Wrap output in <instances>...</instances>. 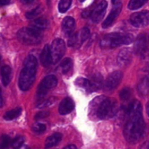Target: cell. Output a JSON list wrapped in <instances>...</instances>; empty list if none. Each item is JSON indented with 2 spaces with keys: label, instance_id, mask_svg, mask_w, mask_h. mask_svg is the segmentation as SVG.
Instances as JSON below:
<instances>
[{
  "label": "cell",
  "instance_id": "1",
  "mask_svg": "<svg viewBox=\"0 0 149 149\" xmlns=\"http://www.w3.org/2000/svg\"><path fill=\"white\" fill-rule=\"evenodd\" d=\"M126 113L127 121L124 128V135L127 141L135 143L142 138L145 131L141 103L135 100L130 103L126 109Z\"/></svg>",
  "mask_w": 149,
  "mask_h": 149
},
{
  "label": "cell",
  "instance_id": "2",
  "mask_svg": "<svg viewBox=\"0 0 149 149\" xmlns=\"http://www.w3.org/2000/svg\"><path fill=\"white\" fill-rule=\"evenodd\" d=\"M117 111V102L103 95L95 97L89 108V113L93 119H109L113 117Z\"/></svg>",
  "mask_w": 149,
  "mask_h": 149
},
{
  "label": "cell",
  "instance_id": "3",
  "mask_svg": "<svg viewBox=\"0 0 149 149\" xmlns=\"http://www.w3.org/2000/svg\"><path fill=\"white\" fill-rule=\"evenodd\" d=\"M37 65V60L33 55H29L25 60L18 81L19 87L23 91L29 90L33 84L36 78Z\"/></svg>",
  "mask_w": 149,
  "mask_h": 149
},
{
  "label": "cell",
  "instance_id": "4",
  "mask_svg": "<svg viewBox=\"0 0 149 149\" xmlns=\"http://www.w3.org/2000/svg\"><path fill=\"white\" fill-rule=\"evenodd\" d=\"M132 35L121 33H111L106 35L101 39L100 45L102 48H113L120 45H127L133 42Z\"/></svg>",
  "mask_w": 149,
  "mask_h": 149
},
{
  "label": "cell",
  "instance_id": "5",
  "mask_svg": "<svg viewBox=\"0 0 149 149\" xmlns=\"http://www.w3.org/2000/svg\"><path fill=\"white\" fill-rule=\"evenodd\" d=\"M17 36L19 40L25 45H37L40 43L42 39V36L40 32L31 28H22L18 31Z\"/></svg>",
  "mask_w": 149,
  "mask_h": 149
},
{
  "label": "cell",
  "instance_id": "6",
  "mask_svg": "<svg viewBox=\"0 0 149 149\" xmlns=\"http://www.w3.org/2000/svg\"><path fill=\"white\" fill-rule=\"evenodd\" d=\"M58 84V79L54 75H49L45 77L42 82L39 84L37 88V97L39 99H42L45 97L50 90L56 87Z\"/></svg>",
  "mask_w": 149,
  "mask_h": 149
},
{
  "label": "cell",
  "instance_id": "7",
  "mask_svg": "<svg viewBox=\"0 0 149 149\" xmlns=\"http://www.w3.org/2000/svg\"><path fill=\"white\" fill-rule=\"evenodd\" d=\"M50 47L52 63L55 64L63 58L65 52V42L61 39H56L52 42Z\"/></svg>",
  "mask_w": 149,
  "mask_h": 149
},
{
  "label": "cell",
  "instance_id": "8",
  "mask_svg": "<svg viewBox=\"0 0 149 149\" xmlns=\"http://www.w3.org/2000/svg\"><path fill=\"white\" fill-rule=\"evenodd\" d=\"M90 36V30L87 28H83L79 31L75 33H73L70 36L68 41V45L70 47H80L84 41L87 39Z\"/></svg>",
  "mask_w": 149,
  "mask_h": 149
},
{
  "label": "cell",
  "instance_id": "9",
  "mask_svg": "<svg viewBox=\"0 0 149 149\" xmlns=\"http://www.w3.org/2000/svg\"><path fill=\"white\" fill-rule=\"evenodd\" d=\"M131 24L136 28L146 27L149 25V11L133 13L130 15Z\"/></svg>",
  "mask_w": 149,
  "mask_h": 149
},
{
  "label": "cell",
  "instance_id": "10",
  "mask_svg": "<svg viewBox=\"0 0 149 149\" xmlns=\"http://www.w3.org/2000/svg\"><path fill=\"white\" fill-rule=\"evenodd\" d=\"M113 8H112L110 14L107 17V18L104 20L103 23V28L106 29V28L109 27L113 24V21L116 20V17H118L121 13L122 10V2L119 1H113Z\"/></svg>",
  "mask_w": 149,
  "mask_h": 149
},
{
  "label": "cell",
  "instance_id": "11",
  "mask_svg": "<svg viewBox=\"0 0 149 149\" xmlns=\"http://www.w3.org/2000/svg\"><path fill=\"white\" fill-rule=\"evenodd\" d=\"M122 79V73L119 71H113L108 76L105 82V87L108 90H112L116 88Z\"/></svg>",
  "mask_w": 149,
  "mask_h": 149
},
{
  "label": "cell",
  "instance_id": "12",
  "mask_svg": "<svg viewBox=\"0 0 149 149\" xmlns=\"http://www.w3.org/2000/svg\"><path fill=\"white\" fill-rule=\"evenodd\" d=\"M148 47V39L145 33H141L135 42L134 52L137 55H141Z\"/></svg>",
  "mask_w": 149,
  "mask_h": 149
},
{
  "label": "cell",
  "instance_id": "13",
  "mask_svg": "<svg viewBox=\"0 0 149 149\" xmlns=\"http://www.w3.org/2000/svg\"><path fill=\"white\" fill-rule=\"evenodd\" d=\"M107 1H102L95 7L94 10L91 15V18L93 21L97 23L103 19L105 13H106V8H107Z\"/></svg>",
  "mask_w": 149,
  "mask_h": 149
},
{
  "label": "cell",
  "instance_id": "14",
  "mask_svg": "<svg viewBox=\"0 0 149 149\" xmlns=\"http://www.w3.org/2000/svg\"><path fill=\"white\" fill-rule=\"evenodd\" d=\"M132 61V52L129 48H124L119 52L117 62L120 66H127Z\"/></svg>",
  "mask_w": 149,
  "mask_h": 149
},
{
  "label": "cell",
  "instance_id": "15",
  "mask_svg": "<svg viewBox=\"0 0 149 149\" xmlns=\"http://www.w3.org/2000/svg\"><path fill=\"white\" fill-rule=\"evenodd\" d=\"M90 88L87 93H91L93 92H96L97 90H100L103 86V79L101 74H93L90 79Z\"/></svg>",
  "mask_w": 149,
  "mask_h": 149
},
{
  "label": "cell",
  "instance_id": "16",
  "mask_svg": "<svg viewBox=\"0 0 149 149\" xmlns=\"http://www.w3.org/2000/svg\"><path fill=\"white\" fill-rule=\"evenodd\" d=\"M75 108L74 100L70 97H65L59 105V112L62 115H66L71 113Z\"/></svg>",
  "mask_w": 149,
  "mask_h": 149
},
{
  "label": "cell",
  "instance_id": "17",
  "mask_svg": "<svg viewBox=\"0 0 149 149\" xmlns=\"http://www.w3.org/2000/svg\"><path fill=\"white\" fill-rule=\"evenodd\" d=\"M75 28V20L72 17L67 16L63 19L62 22V29L65 35H72L73 31Z\"/></svg>",
  "mask_w": 149,
  "mask_h": 149
},
{
  "label": "cell",
  "instance_id": "18",
  "mask_svg": "<svg viewBox=\"0 0 149 149\" xmlns=\"http://www.w3.org/2000/svg\"><path fill=\"white\" fill-rule=\"evenodd\" d=\"M49 23L47 19L39 18L34 20L31 23V28L37 31L40 32L41 31L46 30L49 28Z\"/></svg>",
  "mask_w": 149,
  "mask_h": 149
},
{
  "label": "cell",
  "instance_id": "19",
  "mask_svg": "<svg viewBox=\"0 0 149 149\" xmlns=\"http://www.w3.org/2000/svg\"><path fill=\"white\" fill-rule=\"evenodd\" d=\"M40 61L44 66H48L49 64L52 63L50 47L49 45H45L40 55Z\"/></svg>",
  "mask_w": 149,
  "mask_h": 149
},
{
  "label": "cell",
  "instance_id": "20",
  "mask_svg": "<svg viewBox=\"0 0 149 149\" xmlns=\"http://www.w3.org/2000/svg\"><path fill=\"white\" fill-rule=\"evenodd\" d=\"M0 74H1V81H2L3 84L4 86H7L10 84L12 79L11 68L10 66H8V65H4V66L1 67Z\"/></svg>",
  "mask_w": 149,
  "mask_h": 149
},
{
  "label": "cell",
  "instance_id": "21",
  "mask_svg": "<svg viewBox=\"0 0 149 149\" xmlns=\"http://www.w3.org/2000/svg\"><path fill=\"white\" fill-rule=\"evenodd\" d=\"M63 135L61 133H55L52 135H50L49 137H48L46 139V141H45V148H50L54 147L55 146H56L57 144L59 143V142L61 141Z\"/></svg>",
  "mask_w": 149,
  "mask_h": 149
},
{
  "label": "cell",
  "instance_id": "22",
  "mask_svg": "<svg viewBox=\"0 0 149 149\" xmlns=\"http://www.w3.org/2000/svg\"><path fill=\"white\" fill-rule=\"evenodd\" d=\"M138 90L142 95H146L149 93V80L146 77H143L142 79L138 85Z\"/></svg>",
  "mask_w": 149,
  "mask_h": 149
},
{
  "label": "cell",
  "instance_id": "23",
  "mask_svg": "<svg viewBox=\"0 0 149 149\" xmlns=\"http://www.w3.org/2000/svg\"><path fill=\"white\" fill-rule=\"evenodd\" d=\"M21 112H22L21 108L20 107L15 108V109H12V110L8 111L6 112L4 115V119L7 121L13 120V119L18 117V116L21 114Z\"/></svg>",
  "mask_w": 149,
  "mask_h": 149
},
{
  "label": "cell",
  "instance_id": "24",
  "mask_svg": "<svg viewBox=\"0 0 149 149\" xmlns=\"http://www.w3.org/2000/svg\"><path fill=\"white\" fill-rule=\"evenodd\" d=\"M73 66V61L71 58H66L63 59V61L60 64V68L61 69L63 74L69 72Z\"/></svg>",
  "mask_w": 149,
  "mask_h": 149
},
{
  "label": "cell",
  "instance_id": "25",
  "mask_svg": "<svg viewBox=\"0 0 149 149\" xmlns=\"http://www.w3.org/2000/svg\"><path fill=\"white\" fill-rule=\"evenodd\" d=\"M75 84L77 87H79L81 88L85 89L86 91L88 92L90 88V80L84 78H77L75 81Z\"/></svg>",
  "mask_w": 149,
  "mask_h": 149
},
{
  "label": "cell",
  "instance_id": "26",
  "mask_svg": "<svg viewBox=\"0 0 149 149\" xmlns=\"http://www.w3.org/2000/svg\"><path fill=\"white\" fill-rule=\"evenodd\" d=\"M43 10H44L43 7H42V5H39L38 7H36V8L31 10V11L27 12V13H26V17H27L28 19L33 18V17L39 15L40 13H42V11H43Z\"/></svg>",
  "mask_w": 149,
  "mask_h": 149
},
{
  "label": "cell",
  "instance_id": "27",
  "mask_svg": "<svg viewBox=\"0 0 149 149\" xmlns=\"http://www.w3.org/2000/svg\"><path fill=\"white\" fill-rule=\"evenodd\" d=\"M147 1L144 0H131L128 4V8L131 10H138Z\"/></svg>",
  "mask_w": 149,
  "mask_h": 149
},
{
  "label": "cell",
  "instance_id": "28",
  "mask_svg": "<svg viewBox=\"0 0 149 149\" xmlns=\"http://www.w3.org/2000/svg\"><path fill=\"white\" fill-rule=\"evenodd\" d=\"M12 144L11 139L7 135H2L0 137V149H7Z\"/></svg>",
  "mask_w": 149,
  "mask_h": 149
},
{
  "label": "cell",
  "instance_id": "29",
  "mask_svg": "<svg viewBox=\"0 0 149 149\" xmlns=\"http://www.w3.org/2000/svg\"><path fill=\"white\" fill-rule=\"evenodd\" d=\"M71 0H61L58 4V10L61 13H65L71 7Z\"/></svg>",
  "mask_w": 149,
  "mask_h": 149
},
{
  "label": "cell",
  "instance_id": "30",
  "mask_svg": "<svg viewBox=\"0 0 149 149\" xmlns=\"http://www.w3.org/2000/svg\"><path fill=\"white\" fill-rule=\"evenodd\" d=\"M57 100V97H49V98L47 99V100H44L43 102L40 103L39 104H38V106H36L37 108L39 109H44V108H46L48 107V106H51L52 105L53 103H55Z\"/></svg>",
  "mask_w": 149,
  "mask_h": 149
},
{
  "label": "cell",
  "instance_id": "31",
  "mask_svg": "<svg viewBox=\"0 0 149 149\" xmlns=\"http://www.w3.org/2000/svg\"><path fill=\"white\" fill-rule=\"evenodd\" d=\"M131 95H132V90L130 87H125L124 88L122 91L120 92V94H119V96H120V98L122 99V100H127L130 98Z\"/></svg>",
  "mask_w": 149,
  "mask_h": 149
},
{
  "label": "cell",
  "instance_id": "32",
  "mask_svg": "<svg viewBox=\"0 0 149 149\" xmlns=\"http://www.w3.org/2000/svg\"><path fill=\"white\" fill-rule=\"evenodd\" d=\"M25 138L23 136H17L12 141V147L14 149H17L23 145Z\"/></svg>",
  "mask_w": 149,
  "mask_h": 149
},
{
  "label": "cell",
  "instance_id": "33",
  "mask_svg": "<svg viewBox=\"0 0 149 149\" xmlns=\"http://www.w3.org/2000/svg\"><path fill=\"white\" fill-rule=\"evenodd\" d=\"M32 130H33V131H34L35 132L42 133V132H45V131L46 130V125L43 123H40V122H36V123L32 126Z\"/></svg>",
  "mask_w": 149,
  "mask_h": 149
},
{
  "label": "cell",
  "instance_id": "34",
  "mask_svg": "<svg viewBox=\"0 0 149 149\" xmlns=\"http://www.w3.org/2000/svg\"><path fill=\"white\" fill-rule=\"evenodd\" d=\"M141 56L142 61H143L146 64L149 65V47L147 48V49L144 51V52L141 55Z\"/></svg>",
  "mask_w": 149,
  "mask_h": 149
},
{
  "label": "cell",
  "instance_id": "35",
  "mask_svg": "<svg viewBox=\"0 0 149 149\" xmlns=\"http://www.w3.org/2000/svg\"><path fill=\"white\" fill-rule=\"evenodd\" d=\"M94 5H91V7H88V8H87L86 10H84V12L82 13V17H89V16H91L92 13H93V10H94L95 9Z\"/></svg>",
  "mask_w": 149,
  "mask_h": 149
},
{
  "label": "cell",
  "instance_id": "36",
  "mask_svg": "<svg viewBox=\"0 0 149 149\" xmlns=\"http://www.w3.org/2000/svg\"><path fill=\"white\" fill-rule=\"evenodd\" d=\"M49 115V112L48 111H40L35 115V119L36 120H39V119H44V118L47 117Z\"/></svg>",
  "mask_w": 149,
  "mask_h": 149
},
{
  "label": "cell",
  "instance_id": "37",
  "mask_svg": "<svg viewBox=\"0 0 149 149\" xmlns=\"http://www.w3.org/2000/svg\"><path fill=\"white\" fill-rule=\"evenodd\" d=\"M63 149H77V147H76V146L68 145V146H67L66 147H65Z\"/></svg>",
  "mask_w": 149,
  "mask_h": 149
},
{
  "label": "cell",
  "instance_id": "38",
  "mask_svg": "<svg viewBox=\"0 0 149 149\" xmlns=\"http://www.w3.org/2000/svg\"><path fill=\"white\" fill-rule=\"evenodd\" d=\"M10 3V1H2V0H1L0 1V5H6V4H8Z\"/></svg>",
  "mask_w": 149,
  "mask_h": 149
},
{
  "label": "cell",
  "instance_id": "39",
  "mask_svg": "<svg viewBox=\"0 0 149 149\" xmlns=\"http://www.w3.org/2000/svg\"><path fill=\"white\" fill-rule=\"evenodd\" d=\"M141 149H148V144L147 143H144L143 145L141 146Z\"/></svg>",
  "mask_w": 149,
  "mask_h": 149
},
{
  "label": "cell",
  "instance_id": "40",
  "mask_svg": "<svg viewBox=\"0 0 149 149\" xmlns=\"http://www.w3.org/2000/svg\"><path fill=\"white\" fill-rule=\"evenodd\" d=\"M144 77H146V78H147L149 80V69L146 71V75L144 76Z\"/></svg>",
  "mask_w": 149,
  "mask_h": 149
},
{
  "label": "cell",
  "instance_id": "41",
  "mask_svg": "<svg viewBox=\"0 0 149 149\" xmlns=\"http://www.w3.org/2000/svg\"><path fill=\"white\" fill-rule=\"evenodd\" d=\"M17 149H29V148L26 145H24V144H23V145L22 146H20V148H17Z\"/></svg>",
  "mask_w": 149,
  "mask_h": 149
},
{
  "label": "cell",
  "instance_id": "42",
  "mask_svg": "<svg viewBox=\"0 0 149 149\" xmlns=\"http://www.w3.org/2000/svg\"><path fill=\"white\" fill-rule=\"evenodd\" d=\"M146 112H147V114H148L149 116V102H148L146 104Z\"/></svg>",
  "mask_w": 149,
  "mask_h": 149
},
{
  "label": "cell",
  "instance_id": "43",
  "mask_svg": "<svg viewBox=\"0 0 149 149\" xmlns=\"http://www.w3.org/2000/svg\"><path fill=\"white\" fill-rule=\"evenodd\" d=\"M2 105V97H1V88H0V106Z\"/></svg>",
  "mask_w": 149,
  "mask_h": 149
},
{
  "label": "cell",
  "instance_id": "44",
  "mask_svg": "<svg viewBox=\"0 0 149 149\" xmlns=\"http://www.w3.org/2000/svg\"><path fill=\"white\" fill-rule=\"evenodd\" d=\"M1 55H0V63H1Z\"/></svg>",
  "mask_w": 149,
  "mask_h": 149
},
{
  "label": "cell",
  "instance_id": "45",
  "mask_svg": "<svg viewBox=\"0 0 149 149\" xmlns=\"http://www.w3.org/2000/svg\"><path fill=\"white\" fill-rule=\"evenodd\" d=\"M148 149H149V143H148Z\"/></svg>",
  "mask_w": 149,
  "mask_h": 149
}]
</instances>
